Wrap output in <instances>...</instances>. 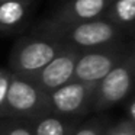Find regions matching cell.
Segmentation results:
<instances>
[{
  "instance_id": "5b68a950",
  "label": "cell",
  "mask_w": 135,
  "mask_h": 135,
  "mask_svg": "<svg viewBox=\"0 0 135 135\" xmlns=\"http://www.w3.org/2000/svg\"><path fill=\"white\" fill-rule=\"evenodd\" d=\"M129 48L118 41L94 50L81 51L74 67L73 80L97 84L126 55Z\"/></svg>"
},
{
  "instance_id": "8992f818",
  "label": "cell",
  "mask_w": 135,
  "mask_h": 135,
  "mask_svg": "<svg viewBox=\"0 0 135 135\" xmlns=\"http://www.w3.org/2000/svg\"><path fill=\"white\" fill-rule=\"evenodd\" d=\"M96 86L94 83L71 80L70 83L48 93L50 112L65 118H81L93 112Z\"/></svg>"
},
{
  "instance_id": "9a60e30c",
  "label": "cell",
  "mask_w": 135,
  "mask_h": 135,
  "mask_svg": "<svg viewBox=\"0 0 135 135\" xmlns=\"http://www.w3.org/2000/svg\"><path fill=\"white\" fill-rule=\"evenodd\" d=\"M9 77H10V71L9 70H6V68H0V108H2L3 100H4V94H6Z\"/></svg>"
},
{
  "instance_id": "3957f363",
  "label": "cell",
  "mask_w": 135,
  "mask_h": 135,
  "mask_svg": "<svg viewBox=\"0 0 135 135\" xmlns=\"http://www.w3.org/2000/svg\"><path fill=\"white\" fill-rule=\"evenodd\" d=\"M65 47V44L47 33L21 38L10 52L9 71L31 80Z\"/></svg>"
},
{
  "instance_id": "ba28073f",
  "label": "cell",
  "mask_w": 135,
  "mask_h": 135,
  "mask_svg": "<svg viewBox=\"0 0 135 135\" xmlns=\"http://www.w3.org/2000/svg\"><path fill=\"white\" fill-rule=\"evenodd\" d=\"M113 0H68L52 19L58 23H76L100 19L106 15Z\"/></svg>"
},
{
  "instance_id": "7a4b0ae2",
  "label": "cell",
  "mask_w": 135,
  "mask_h": 135,
  "mask_svg": "<svg viewBox=\"0 0 135 135\" xmlns=\"http://www.w3.org/2000/svg\"><path fill=\"white\" fill-rule=\"evenodd\" d=\"M47 113H51L48 93L32 80L10 73L3 105L0 108V119L32 120Z\"/></svg>"
},
{
  "instance_id": "9c48e42d",
  "label": "cell",
  "mask_w": 135,
  "mask_h": 135,
  "mask_svg": "<svg viewBox=\"0 0 135 135\" xmlns=\"http://www.w3.org/2000/svg\"><path fill=\"white\" fill-rule=\"evenodd\" d=\"M31 10V0L0 2V33L18 32L25 25Z\"/></svg>"
},
{
  "instance_id": "e0dca14e",
  "label": "cell",
  "mask_w": 135,
  "mask_h": 135,
  "mask_svg": "<svg viewBox=\"0 0 135 135\" xmlns=\"http://www.w3.org/2000/svg\"><path fill=\"white\" fill-rule=\"evenodd\" d=\"M0 2H2V0H0Z\"/></svg>"
},
{
  "instance_id": "7c38bea8",
  "label": "cell",
  "mask_w": 135,
  "mask_h": 135,
  "mask_svg": "<svg viewBox=\"0 0 135 135\" xmlns=\"http://www.w3.org/2000/svg\"><path fill=\"white\" fill-rule=\"evenodd\" d=\"M0 135H33L29 120L0 119Z\"/></svg>"
},
{
  "instance_id": "2e32d148",
  "label": "cell",
  "mask_w": 135,
  "mask_h": 135,
  "mask_svg": "<svg viewBox=\"0 0 135 135\" xmlns=\"http://www.w3.org/2000/svg\"><path fill=\"white\" fill-rule=\"evenodd\" d=\"M126 119L135 126V96L126 103Z\"/></svg>"
},
{
  "instance_id": "52a82bcc",
  "label": "cell",
  "mask_w": 135,
  "mask_h": 135,
  "mask_svg": "<svg viewBox=\"0 0 135 135\" xmlns=\"http://www.w3.org/2000/svg\"><path fill=\"white\" fill-rule=\"evenodd\" d=\"M81 51L73 47H65L57 57H54L33 79H31L45 93L57 90L73 80L74 67Z\"/></svg>"
},
{
  "instance_id": "8fae6325",
  "label": "cell",
  "mask_w": 135,
  "mask_h": 135,
  "mask_svg": "<svg viewBox=\"0 0 135 135\" xmlns=\"http://www.w3.org/2000/svg\"><path fill=\"white\" fill-rule=\"evenodd\" d=\"M106 15V19L120 29L131 26L135 23V0H113Z\"/></svg>"
},
{
  "instance_id": "6da1fadb",
  "label": "cell",
  "mask_w": 135,
  "mask_h": 135,
  "mask_svg": "<svg viewBox=\"0 0 135 135\" xmlns=\"http://www.w3.org/2000/svg\"><path fill=\"white\" fill-rule=\"evenodd\" d=\"M120 32L122 29L106 18L76 23H58L51 21L45 25L44 31V33L79 51L94 50L118 42Z\"/></svg>"
},
{
  "instance_id": "30bf717a",
  "label": "cell",
  "mask_w": 135,
  "mask_h": 135,
  "mask_svg": "<svg viewBox=\"0 0 135 135\" xmlns=\"http://www.w3.org/2000/svg\"><path fill=\"white\" fill-rule=\"evenodd\" d=\"M33 135H73L80 125V118H65L47 113L29 120Z\"/></svg>"
},
{
  "instance_id": "5bb4252c",
  "label": "cell",
  "mask_w": 135,
  "mask_h": 135,
  "mask_svg": "<svg viewBox=\"0 0 135 135\" xmlns=\"http://www.w3.org/2000/svg\"><path fill=\"white\" fill-rule=\"evenodd\" d=\"M105 135H135V126L126 118H123L113 125H109Z\"/></svg>"
},
{
  "instance_id": "277c9868",
  "label": "cell",
  "mask_w": 135,
  "mask_h": 135,
  "mask_svg": "<svg viewBox=\"0 0 135 135\" xmlns=\"http://www.w3.org/2000/svg\"><path fill=\"white\" fill-rule=\"evenodd\" d=\"M135 90V45L97 83L93 112H105L128 99Z\"/></svg>"
},
{
  "instance_id": "4fadbf2b",
  "label": "cell",
  "mask_w": 135,
  "mask_h": 135,
  "mask_svg": "<svg viewBox=\"0 0 135 135\" xmlns=\"http://www.w3.org/2000/svg\"><path fill=\"white\" fill-rule=\"evenodd\" d=\"M109 128L108 118L100 116L96 119L87 120V122H80L76 132L73 135H105L106 129Z\"/></svg>"
}]
</instances>
